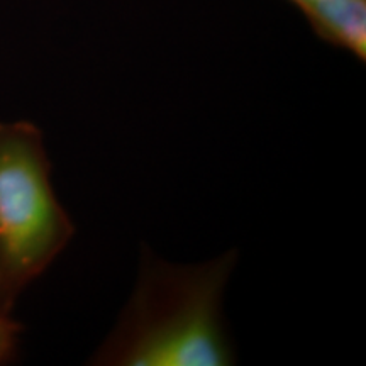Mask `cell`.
Wrapping results in <instances>:
<instances>
[{
  "label": "cell",
  "mask_w": 366,
  "mask_h": 366,
  "mask_svg": "<svg viewBox=\"0 0 366 366\" xmlns=\"http://www.w3.org/2000/svg\"><path fill=\"white\" fill-rule=\"evenodd\" d=\"M236 263V249L199 264H175L144 248L129 302L89 363L234 365L236 353L224 319V294Z\"/></svg>",
  "instance_id": "cell-1"
},
{
  "label": "cell",
  "mask_w": 366,
  "mask_h": 366,
  "mask_svg": "<svg viewBox=\"0 0 366 366\" xmlns=\"http://www.w3.org/2000/svg\"><path fill=\"white\" fill-rule=\"evenodd\" d=\"M51 173L39 127L0 121V269L12 305L75 236Z\"/></svg>",
  "instance_id": "cell-2"
},
{
  "label": "cell",
  "mask_w": 366,
  "mask_h": 366,
  "mask_svg": "<svg viewBox=\"0 0 366 366\" xmlns=\"http://www.w3.org/2000/svg\"><path fill=\"white\" fill-rule=\"evenodd\" d=\"M326 43L366 59V0H300L294 4Z\"/></svg>",
  "instance_id": "cell-3"
},
{
  "label": "cell",
  "mask_w": 366,
  "mask_h": 366,
  "mask_svg": "<svg viewBox=\"0 0 366 366\" xmlns=\"http://www.w3.org/2000/svg\"><path fill=\"white\" fill-rule=\"evenodd\" d=\"M22 326L11 312L0 309V366L12 363L17 358L21 346Z\"/></svg>",
  "instance_id": "cell-4"
},
{
  "label": "cell",
  "mask_w": 366,
  "mask_h": 366,
  "mask_svg": "<svg viewBox=\"0 0 366 366\" xmlns=\"http://www.w3.org/2000/svg\"><path fill=\"white\" fill-rule=\"evenodd\" d=\"M0 309L7 310V312H12V309H14V305L11 304V299H9L7 287H6V280H4L2 269H0Z\"/></svg>",
  "instance_id": "cell-5"
},
{
  "label": "cell",
  "mask_w": 366,
  "mask_h": 366,
  "mask_svg": "<svg viewBox=\"0 0 366 366\" xmlns=\"http://www.w3.org/2000/svg\"><path fill=\"white\" fill-rule=\"evenodd\" d=\"M288 2H292V4H297V2H300V0H288Z\"/></svg>",
  "instance_id": "cell-6"
}]
</instances>
